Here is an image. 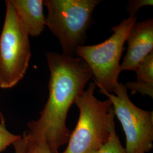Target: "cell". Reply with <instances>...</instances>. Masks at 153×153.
I'll return each mask as SVG.
<instances>
[{
	"label": "cell",
	"mask_w": 153,
	"mask_h": 153,
	"mask_svg": "<svg viewBox=\"0 0 153 153\" xmlns=\"http://www.w3.org/2000/svg\"><path fill=\"white\" fill-rule=\"evenodd\" d=\"M46 59L50 72L48 99L38 119L28 123L26 132L30 139L43 141L51 153H58L71 136L66 123L69 110L93 76L79 57L49 52Z\"/></svg>",
	"instance_id": "1"
},
{
	"label": "cell",
	"mask_w": 153,
	"mask_h": 153,
	"mask_svg": "<svg viewBox=\"0 0 153 153\" xmlns=\"http://www.w3.org/2000/svg\"><path fill=\"white\" fill-rule=\"evenodd\" d=\"M96 85L90 83L76 99L79 109L76 128L62 153H95L115 130V113L109 99L101 101L94 96Z\"/></svg>",
	"instance_id": "2"
},
{
	"label": "cell",
	"mask_w": 153,
	"mask_h": 153,
	"mask_svg": "<svg viewBox=\"0 0 153 153\" xmlns=\"http://www.w3.org/2000/svg\"><path fill=\"white\" fill-rule=\"evenodd\" d=\"M100 0H45V26L58 39L64 55L74 57L84 44L93 13Z\"/></svg>",
	"instance_id": "3"
},
{
	"label": "cell",
	"mask_w": 153,
	"mask_h": 153,
	"mask_svg": "<svg viewBox=\"0 0 153 153\" xmlns=\"http://www.w3.org/2000/svg\"><path fill=\"white\" fill-rule=\"evenodd\" d=\"M136 22V16H129L112 28L114 33L103 42L92 45H83L76 50L75 55L89 67L94 83L100 93H113L119 85L121 71L120 62L124 44Z\"/></svg>",
	"instance_id": "4"
},
{
	"label": "cell",
	"mask_w": 153,
	"mask_h": 153,
	"mask_svg": "<svg viewBox=\"0 0 153 153\" xmlns=\"http://www.w3.org/2000/svg\"><path fill=\"white\" fill-rule=\"evenodd\" d=\"M5 18L0 35V88L15 86L27 71L31 52L29 35L10 0L5 1Z\"/></svg>",
	"instance_id": "5"
},
{
	"label": "cell",
	"mask_w": 153,
	"mask_h": 153,
	"mask_svg": "<svg viewBox=\"0 0 153 153\" xmlns=\"http://www.w3.org/2000/svg\"><path fill=\"white\" fill-rule=\"evenodd\" d=\"M113 93H102L111 102L126 134V153H147L153 148V112L138 107L120 83Z\"/></svg>",
	"instance_id": "6"
},
{
	"label": "cell",
	"mask_w": 153,
	"mask_h": 153,
	"mask_svg": "<svg viewBox=\"0 0 153 153\" xmlns=\"http://www.w3.org/2000/svg\"><path fill=\"white\" fill-rule=\"evenodd\" d=\"M126 42L128 48L120 64L121 71H136L140 64L153 52V20L136 23Z\"/></svg>",
	"instance_id": "7"
},
{
	"label": "cell",
	"mask_w": 153,
	"mask_h": 153,
	"mask_svg": "<svg viewBox=\"0 0 153 153\" xmlns=\"http://www.w3.org/2000/svg\"><path fill=\"white\" fill-rule=\"evenodd\" d=\"M16 16L29 35L38 36L45 27L43 0H10Z\"/></svg>",
	"instance_id": "8"
},
{
	"label": "cell",
	"mask_w": 153,
	"mask_h": 153,
	"mask_svg": "<svg viewBox=\"0 0 153 153\" xmlns=\"http://www.w3.org/2000/svg\"><path fill=\"white\" fill-rule=\"evenodd\" d=\"M137 81L126 83L125 86L131 95L140 93L153 97V52L142 61L136 70Z\"/></svg>",
	"instance_id": "9"
},
{
	"label": "cell",
	"mask_w": 153,
	"mask_h": 153,
	"mask_svg": "<svg viewBox=\"0 0 153 153\" xmlns=\"http://www.w3.org/2000/svg\"><path fill=\"white\" fill-rule=\"evenodd\" d=\"M0 153L5 150L8 146L13 145L19 140L22 136L16 135L9 131L6 128L5 119L0 112Z\"/></svg>",
	"instance_id": "10"
},
{
	"label": "cell",
	"mask_w": 153,
	"mask_h": 153,
	"mask_svg": "<svg viewBox=\"0 0 153 153\" xmlns=\"http://www.w3.org/2000/svg\"><path fill=\"white\" fill-rule=\"evenodd\" d=\"M95 153H126V152L123 147L115 129L107 142Z\"/></svg>",
	"instance_id": "11"
},
{
	"label": "cell",
	"mask_w": 153,
	"mask_h": 153,
	"mask_svg": "<svg viewBox=\"0 0 153 153\" xmlns=\"http://www.w3.org/2000/svg\"><path fill=\"white\" fill-rule=\"evenodd\" d=\"M25 153H52L43 141L30 139L28 137L27 145Z\"/></svg>",
	"instance_id": "12"
},
{
	"label": "cell",
	"mask_w": 153,
	"mask_h": 153,
	"mask_svg": "<svg viewBox=\"0 0 153 153\" xmlns=\"http://www.w3.org/2000/svg\"><path fill=\"white\" fill-rule=\"evenodd\" d=\"M153 0H130L128 1L126 9L129 16L134 17L139 10L144 6H153Z\"/></svg>",
	"instance_id": "13"
},
{
	"label": "cell",
	"mask_w": 153,
	"mask_h": 153,
	"mask_svg": "<svg viewBox=\"0 0 153 153\" xmlns=\"http://www.w3.org/2000/svg\"><path fill=\"white\" fill-rule=\"evenodd\" d=\"M27 142L28 136L25 131L21 138L13 145L14 148V153H25Z\"/></svg>",
	"instance_id": "14"
}]
</instances>
